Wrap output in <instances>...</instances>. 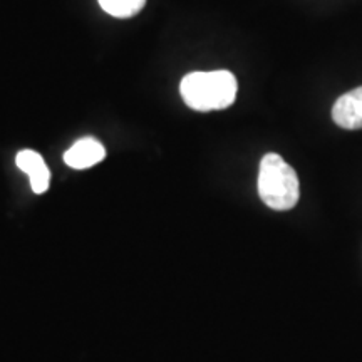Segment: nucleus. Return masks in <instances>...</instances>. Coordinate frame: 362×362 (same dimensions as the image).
Segmentation results:
<instances>
[{
  "label": "nucleus",
  "mask_w": 362,
  "mask_h": 362,
  "mask_svg": "<svg viewBox=\"0 0 362 362\" xmlns=\"http://www.w3.org/2000/svg\"><path fill=\"white\" fill-rule=\"evenodd\" d=\"M332 119L342 129H362V86L337 99L332 106Z\"/></svg>",
  "instance_id": "3"
},
{
  "label": "nucleus",
  "mask_w": 362,
  "mask_h": 362,
  "mask_svg": "<svg viewBox=\"0 0 362 362\" xmlns=\"http://www.w3.org/2000/svg\"><path fill=\"white\" fill-rule=\"evenodd\" d=\"M104 158H106V149L94 138L79 139L64 153L66 165L74 170L90 168L101 163Z\"/></svg>",
  "instance_id": "5"
},
{
  "label": "nucleus",
  "mask_w": 362,
  "mask_h": 362,
  "mask_svg": "<svg viewBox=\"0 0 362 362\" xmlns=\"http://www.w3.org/2000/svg\"><path fill=\"white\" fill-rule=\"evenodd\" d=\"M181 98L194 111L226 110L237 99L238 84L230 71L192 72L180 84Z\"/></svg>",
  "instance_id": "1"
},
{
  "label": "nucleus",
  "mask_w": 362,
  "mask_h": 362,
  "mask_svg": "<svg viewBox=\"0 0 362 362\" xmlns=\"http://www.w3.org/2000/svg\"><path fill=\"white\" fill-rule=\"evenodd\" d=\"M104 12L117 19H128L143 11L146 0H98Z\"/></svg>",
  "instance_id": "6"
},
{
  "label": "nucleus",
  "mask_w": 362,
  "mask_h": 362,
  "mask_svg": "<svg viewBox=\"0 0 362 362\" xmlns=\"http://www.w3.org/2000/svg\"><path fill=\"white\" fill-rule=\"evenodd\" d=\"M16 163L19 170L29 176L30 187H33L34 193L42 194L47 192L49 185H51V171H49L44 158L37 151H34V149H22L16 158Z\"/></svg>",
  "instance_id": "4"
},
{
  "label": "nucleus",
  "mask_w": 362,
  "mask_h": 362,
  "mask_svg": "<svg viewBox=\"0 0 362 362\" xmlns=\"http://www.w3.org/2000/svg\"><path fill=\"white\" fill-rule=\"evenodd\" d=\"M259 194L272 210L287 211L297 205L300 187L296 170L275 153L262 158L259 171Z\"/></svg>",
  "instance_id": "2"
}]
</instances>
